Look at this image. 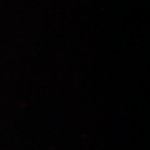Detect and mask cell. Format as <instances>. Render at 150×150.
<instances>
[]
</instances>
